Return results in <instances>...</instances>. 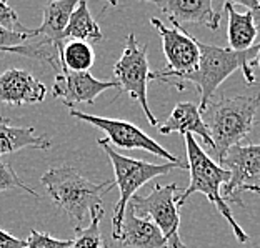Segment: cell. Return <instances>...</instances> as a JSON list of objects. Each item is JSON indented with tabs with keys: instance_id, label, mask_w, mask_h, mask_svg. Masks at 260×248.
Returning <instances> with one entry per match:
<instances>
[{
	"instance_id": "cell-1",
	"label": "cell",
	"mask_w": 260,
	"mask_h": 248,
	"mask_svg": "<svg viewBox=\"0 0 260 248\" xmlns=\"http://www.w3.org/2000/svg\"><path fill=\"white\" fill-rule=\"evenodd\" d=\"M260 49V44L253 45L252 49L244 52H235L232 49H223V47L217 45H207L199 42L200 50V60L197 68L190 74L184 75H170L165 74L164 70H157V72H150L149 82L157 80L162 84L177 87L179 90H184L185 84H192L199 92L200 103L199 109L202 112L207 103L214 97L215 90L223 80L230 77L237 70H242L245 77V82L249 85L255 84V75L250 70V62L257 57Z\"/></svg>"
},
{
	"instance_id": "cell-2",
	"label": "cell",
	"mask_w": 260,
	"mask_h": 248,
	"mask_svg": "<svg viewBox=\"0 0 260 248\" xmlns=\"http://www.w3.org/2000/svg\"><path fill=\"white\" fill-rule=\"evenodd\" d=\"M40 182L54 203L67 214L74 228H82L93 211L104 208V197L115 187L114 180L90 182L70 165L47 170Z\"/></svg>"
},
{
	"instance_id": "cell-3",
	"label": "cell",
	"mask_w": 260,
	"mask_h": 248,
	"mask_svg": "<svg viewBox=\"0 0 260 248\" xmlns=\"http://www.w3.org/2000/svg\"><path fill=\"white\" fill-rule=\"evenodd\" d=\"M260 105V97L235 95L212 98L200 112L202 120L212 138V150L220 162L229 149L239 145L255 125V114Z\"/></svg>"
},
{
	"instance_id": "cell-4",
	"label": "cell",
	"mask_w": 260,
	"mask_h": 248,
	"mask_svg": "<svg viewBox=\"0 0 260 248\" xmlns=\"http://www.w3.org/2000/svg\"><path fill=\"white\" fill-rule=\"evenodd\" d=\"M185 147H187V165L190 170V184L179 197V205H185L188 197L192 193H202L207 200L215 206V210L229 222L230 228L240 243L249 241V235L244 232L237 220L232 217L230 206L225 200L222 198V188L227 185L230 180V173L220 165L215 163L212 158L207 155V152L197 144L193 135H185Z\"/></svg>"
},
{
	"instance_id": "cell-5",
	"label": "cell",
	"mask_w": 260,
	"mask_h": 248,
	"mask_svg": "<svg viewBox=\"0 0 260 248\" xmlns=\"http://www.w3.org/2000/svg\"><path fill=\"white\" fill-rule=\"evenodd\" d=\"M99 147L105 152V155L109 157V160L114 167L115 173V187H119L120 197L114 208V215H112V238L119 240L120 227L123 220V214L130 202V198L134 197L135 192L140 187H144L147 182H150L157 176L167 175L175 168L188 170L187 162H177V163H150L145 160H139V158H130L123 157L117 152L114 147L109 144L107 138H99Z\"/></svg>"
},
{
	"instance_id": "cell-6",
	"label": "cell",
	"mask_w": 260,
	"mask_h": 248,
	"mask_svg": "<svg viewBox=\"0 0 260 248\" xmlns=\"http://www.w3.org/2000/svg\"><path fill=\"white\" fill-rule=\"evenodd\" d=\"M179 184H155L149 195H134L130 198V208L135 215L147 217L162 232L169 248H187L180 237V205L177 193Z\"/></svg>"
},
{
	"instance_id": "cell-7",
	"label": "cell",
	"mask_w": 260,
	"mask_h": 248,
	"mask_svg": "<svg viewBox=\"0 0 260 248\" xmlns=\"http://www.w3.org/2000/svg\"><path fill=\"white\" fill-rule=\"evenodd\" d=\"M149 75L150 67L147 60V45H140L137 37L130 33L127 37L125 49L114 65V79L119 84V90L128 93V97L140 105L150 125L158 127V122L152 114L149 100H147Z\"/></svg>"
},
{
	"instance_id": "cell-8",
	"label": "cell",
	"mask_w": 260,
	"mask_h": 248,
	"mask_svg": "<svg viewBox=\"0 0 260 248\" xmlns=\"http://www.w3.org/2000/svg\"><path fill=\"white\" fill-rule=\"evenodd\" d=\"M222 168L230 173V180L222 188V198L244 206L239 195L242 192H253L260 195V144L235 145L229 149L218 162Z\"/></svg>"
},
{
	"instance_id": "cell-9",
	"label": "cell",
	"mask_w": 260,
	"mask_h": 248,
	"mask_svg": "<svg viewBox=\"0 0 260 248\" xmlns=\"http://www.w3.org/2000/svg\"><path fill=\"white\" fill-rule=\"evenodd\" d=\"M70 115L77 120L87 122L93 127L104 130V132L107 133V140L110 145L114 144L115 147H120V149H127V150H145L170 163L182 162V158L175 157L174 153H170L169 150H165L158 141L149 137L144 130H140L139 127H135L134 123H130V122L84 114V112H79L75 109L70 110Z\"/></svg>"
},
{
	"instance_id": "cell-10",
	"label": "cell",
	"mask_w": 260,
	"mask_h": 248,
	"mask_svg": "<svg viewBox=\"0 0 260 248\" xmlns=\"http://www.w3.org/2000/svg\"><path fill=\"white\" fill-rule=\"evenodd\" d=\"M150 23L157 28L162 39V49L165 58H167V67L164 72L170 75H184L190 74L197 68L200 60L199 40L182 32L180 27H165L162 20L152 17Z\"/></svg>"
},
{
	"instance_id": "cell-11",
	"label": "cell",
	"mask_w": 260,
	"mask_h": 248,
	"mask_svg": "<svg viewBox=\"0 0 260 248\" xmlns=\"http://www.w3.org/2000/svg\"><path fill=\"white\" fill-rule=\"evenodd\" d=\"M109 88H119V84L115 80H99L88 72H72L62 67L55 77L52 95L60 98L65 107L72 110L79 103L92 105Z\"/></svg>"
},
{
	"instance_id": "cell-12",
	"label": "cell",
	"mask_w": 260,
	"mask_h": 248,
	"mask_svg": "<svg viewBox=\"0 0 260 248\" xmlns=\"http://www.w3.org/2000/svg\"><path fill=\"white\" fill-rule=\"evenodd\" d=\"M47 87L22 68H9L0 74V102L7 105H34L44 102Z\"/></svg>"
},
{
	"instance_id": "cell-13",
	"label": "cell",
	"mask_w": 260,
	"mask_h": 248,
	"mask_svg": "<svg viewBox=\"0 0 260 248\" xmlns=\"http://www.w3.org/2000/svg\"><path fill=\"white\" fill-rule=\"evenodd\" d=\"M152 4L167 14L169 20L177 27L180 23H200L210 30L220 28L222 14L214 10L212 0H155Z\"/></svg>"
},
{
	"instance_id": "cell-14",
	"label": "cell",
	"mask_w": 260,
	"mask_h": 248,
	"mask_svg": "<svg viewBox=\"0 0 260 248\" xmlns=\"http://www.w3.org/2000/svg\"><path fill=\"white\" fill-rule=\"evenodd\" d=\"M122 245L132 248H169L162 232L150 218L139 217L127 205L123 214L119 240Z\"/></svg>"
},
{
	"instance_id": "cell-15",
	"label": "cell",
	"mask_w": 260,
	"mask_h": 248,
	"mask_svg": "<svg viewBox=\"0 0 260 248\" xmlns=\"http://www.w3.org/2000/svg\"><path fill=\"white\" fill-rule=\"evenodd\" d=\"M77 0H57L49 2L44 7L42 25L34 30V37H44L50 45H54L57 54L63 49L65 28L69 25L70 15L77 7Z\"/></svg>"
},
{
	"instance_id": "cell-16",
	"label": "cell",
	"mask_w": 260,
	"mask_h": 248,
	"mask_svg": "<svg viewBox=\"0 0 260 248\" xmlns=\"http://www.w3.org/2000/svg\"><path fill=\"white\" fill-rule=\"evenodd\" d=\"M158 132L162 135L169 133H184V135H199L205 141L207 147L212 149V138L207 130L205 123L200 115L199 105L192 102H179L174 107L172 114L169 115L167 120L158 125Z\"/></svg>"
},
{
	"instance_id": "cell-17",
	"label": "cell",
	"mask_w": 260,
	"mask_h": 248,
	"mask_svg": "<svg viewBox=\"0 0 260 248\" xmlns=\"http://www.w3.org/2000/svg\"><path fill=\"white\" fill-rule=\"evenodd\" d=\"M47 150L52 147V141L45 135H37L32 127L10 125L9 119L0 117V157L7 153L19 152L22 149Z\"/></svg>"
},
{
	"instance_id": "cell-18",
	"label": "cell",
	"mask_w": 260,
	"mask_h": 248,
	"mask_svg": "<svg viewBox=\"0 0 260 248\" xmlns=\"http://www.w3.org/2000/svg\"><path fill=\"white\" fill-rule=\"evenodd\" d=\"M223 10H225V14H229V49L235 52H244L252 49L255 45V39L258 35V28L255 25L252 14L249 10L237 12L232 2L223 4Z\"/></svg>"
},
{
	"instance_id": "cell-19",
	"label": "cell",
	"mask_w": 260,
	"mask_h": 248,
	"mask_svg": "<svg viewBox=\"0 0 260 248\" xmlns=\"http://www.w3.org/2000/svg\"><path fill=\"white\" fill-rule=\"evenodd\" d=\"M65 37L80 40V42H100L104 39L102 30L99 23L92 17L88 5L84 0H80L70 15L69 25L65 28Z\"/></svg>"
},
{
	"instance_id": "cell-20",
	"label": "cell",
	"mask_w": 260,
	"mask_h": 248,
	"mask_svg": "<svg viewBox=\"0 0 260 248\" xmlns=\"http://www.w3.org/2000/svg\"><path fill=\"white\" fill-rule=\"evenodd\" d=\"M58 60H60V68L63 67L72 72H88V68L95 62V54L90 44L72 40L58 52Z\"/></svg>"
},
{
	"instance_id": "cell-21",
	"label": "cell",
	"mask_w": 260,
	"mask_h": 248,
	"mask_svg": "<svg viewBox=\"0 0 260 248\" xmlns=\"http://www.w3.org/2000/svg\"><path fill=\"white\" fill-rule=\"evenodd\" d=\"M102 218H104V208H99L90 215V225L74 228L75 238L72 240L69 248H107L105 240L102 237V230H100Z\"/></svg>"
},
{
	"instance_id": "cell-22",
	"label": "cell",
	"mask_w": 260,
	"mask_h": 248,
	"mask_svg": "<svg viewBox=\"0 0 260 248\" xmlns=\"http://www.w3.org/2000/svg\"><path fill=\"white\" fill-rule=\"evenodd\" d=\"M12 188H20V190H25L27 193H30L32 197H39L37 192L28 187L25 182L15 173V170L12 168L10 165L0 162V192L12 190Z\"/></svg>"
},
{
	"instance_id": "cell-23",
	"label": "cell",
	"mask_w": 260,
	"mask_h": 248,
	"mask_svg": "<svg viewBox=\"0 0 260 248\" xmlns=\"http://www.w3.org/2000/svg\"><path fill=\"white\" fill-rule=\"evenodd\" d=\"M0 28H5V30L15 33H27L34 37V30L23 25L19 15H17V12L7 2H0Z\"/></svg>"
},
{
	"instance_id": "cell-24",
	"label": "cell",
	"mask_w": 260,
	"mask_h": 248,
	"mask_svg": "<svg viewBox=\"0 0 260 248\" xmlns=\"http://www.w3.org/2000/svg\"><path fill=\"white\" fill-rule=\"evenodd\" d=\"M72 240H58L45 232L32 230L25 238V248H69Z\"/></svg>"
},
{
	"instance_id": "cell-25",
	"label": "cell",
	"mask_w": 260,
	"mask_h": 248,
	"mask_svg": "<svg viewBox=\"0 0 260 248\" xmlns=\"http://www.w3.org/2000/svg\"><path fill=\"white\" fill-rule=\"evenodd\" d=\"M0 248H25V240L17 238L0 228Z\"/></svg>"
},
{
	"instance_id": "cell-26",
	"label": "cell",
	"mask_w": 260,
	"mask_h": 248,
	"mask_svg": "<svg viewBox=\"0 0 260 248\" xmlns=\"http://www.w3.org/2000/svg\"><path fill=\"white\" fill-rule=\"evenodd\" d=\"M232 4L245 7L252 14L253 20H257V23H260V2L258 0H239V2H232Z\"/></svg>"
},
{
	"instance_id": "cell-27",
	"label": "cell",
	"mask_w": 260,
	"mask_h": 248,
	"mask_svg": "<svg viewBox=\"0 0 260 248\" xmlns=\"http://www.w3.org/2000/svg\"><path fill=\"white\" fill-rule=\"evenodd\" d=\"M249 67H250L252 72H253V68H260V49H258V54H257V57L253 58V60L250 62Z\"/></svg>"
},
{
	"instance_id": "cell-28",
	"label": "cell",
	"mask_w": 260,
	"mask_h": 248,
	"mask_svg": "<svg viewBox=\"0 0 260 248\" xmlns=\"http://www.w3.org/2000/svg\"><path fill=\"white\" fill-rule=\"evenodd\" d=\"M257 95H258V97H260V90H258V92H257Z\"/></svg>"
},
{
	"instance_id": "cell-29",
	"label": "cell",
	"mask_w": 260,
	"mask_h": 248,
	"mask_svg": "<svg viewBox=\"0 0 260 248\" xmlns=\"http://www.w3.org/2000/svg\"><path fill=\"white\" fill-rule=\"evenodd\" d=\"M0 55H2V54H0Z\"/></svg>"
}]
</instances>
